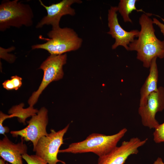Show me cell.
<instances>
[{
    "label": "cell",
    "instance_id": "8fae6325",
    "mask_svg": "<svg viewBox=\"0 0 164 164\" xmlns=\"http://www.w3.org/2000/svg\"><path fill=\"white\" fill-rule=\"evenodd\" d=\"M117 12V7L116 6H111L108 10V20L109 31L107 33L115 39V42L111 46L112 49L122 46L128 51L129 44L134 41L135 37H138L139 31L135 29L127 31L124 30L119 23Z\"/></svg>",
    "mask_w": 164,
    "mask_h": 164
},
{
    "label": "cell",
    "instance_id": "5bb4252c",
    "mask_svg": "<svg viewBox=\"0 0 164 164\" xmlns=\"http://www.w3.org/2000/svg\"><path fill=\"white\" fill-rule=\"evenodd\" d=\"M24 106L23 103L13 106L8 111L10 118L17 117L19 122L25 124L26 120L28 118L36 115L39 111L33 106H29L26 108H24Z\"/></svg>",
    "mask_w": 164,
    "mask_h": 164
},
{
    "label": "cell",
    "instance_id": "44dd1931",
    "mask_svg": "<svg viewBox=\"0 0 164 164\" xmlns=\"http://www.w3.org/2000/svg\"><path fill=\"white\" fill-rule=\"evenodd\" d=\"M152 20L153 24L156 25L159 27L161 32L164 36V24L155 18H153Z\"/></svg>",
    "mask_w": 164,
    "mask_h": 164
},
{
    "label": "cell",
    "instance_id": "2e32d148",
    "mask_svg": "<svg viewBox=\"0 0 164 164\" xmlns=\"http://www.w3.org/2000/svg\"><path fill=\"white\" fill-rule=\"evenodd\" d=\"M22 78L17 75L12 76L11 79L5 81L2 83L3 87L8 90H18L22 85Z\"/></svg>",
    "mask_w": 164,
    "mask_h": 164
},
{
    "label": "cell",
    "instance_id": "6da1fadb",
    "mask_svg": "<svg viewBox=\"0 0 164 164\" xmlns=\"http://www.w3.org/2000/svg\"><path fill=\"white\" fill-rule=\"evenodd\" d=\"M152 13H143L139 23L141 26L138 37L128 46V51L137 52V59L142 62L143 66L149 68L155 58H164V40L159 39L155 34Z\"/></svg>",
    "mask_w": 164,
    "mask_h": 164
},
{
    "label": "cell",
    "instance_id": "ba28073f",
    "mask_svg": "<svg viewBox=\"0 0 164 164\" xmlns=\"http://www.w3.org/2000/svg\"><path fill=\"white\" fill-rule=\"evenodd\" d=\"M164 109V87L160 86L149 96L144 106L138 108L142 125L150 129L156 128L159 124L155 118L156 114Z\"/></svg>",
    "mask_w": 164,
    "mask_h": 164
},
{
    "label": "cell",
    "instance_id": "8992f818",
    "mask_svg": "<svg viewBox=\"0 0 164 164\" xmlns=\"http://www.w3.org/2000/svg\"><path fill=\"white\" fill-rule=\"evenodd\" d=\"M68 124L63 129L56 132L51 129L50 132L41 137L38 141L35 152L36 155L48 164H57L60 162L65 163L58 159L59 149L63 143V137L69 127Z\"/></svg>",
    "mask_w": 164,
    "mask_h": 164
},
{
    "label": "cell",
    "instance_id": "9c48e42d",
    "mask_svg": "<svg viewBox=\"0 0 164 164\" xmlns=\"http://www.w3.org/2000/svg\"><path fill=\"white\" fill-rule=\"evenodd\" d=\"M148 140V138L141 140L138 137H133L124 141L119 146L99 157L97 164H124L129 156L138 153V148L144 145Z\"/></svg>",
    "mask_w": 164,
    "mask_h": 164
},
{
    "label": "cell",
    "instance_id": "277c9868",
    "mask_svg": "<svg viewBox=\"0 0 164 164\" xmlns=\"http://www.w3.org/2000/svg\"><path fill=\"white\" fill-rule=\"evenodd\" d=\"M19 0H6L0 5V31L4 32L11 27L19 28L30 27L33 24L34 15L29 5Z\"/></svg>",
    "mask_w": 164,
    "mask_h": 164
},
{
    "label": "cell",
    "instance_id": "ffe728a7",
    "mask_svg": "<svg viewBox=\"0 0 164 164\" xmlns=\"http://www.w3.org/2000/svg\"><path fill=\"white\" fill-rule=\"evenodd\" d=\"M9 115L3 113L1 111L0 113V133L5 135V133H8L9 131V128L6 126H4L3 123L6 119L9 118Z\"/></svg>",
    "mask_w": 164,
    "mask_h": 164
},
{
    "label": "cell",
    "instance_id": "e0dca14e",
    "mask_svg": "<svg viewBox=\"0 0 164 164\" xmlns=\"http://www.w3.org/2000/svg\"><path fill=\"white\" fill-rule=\"evenodd\" d=\"M153 140L156 143L164 142V122L155 129L153 133Z\"/></svg>",
    "mask_w": 164,
    "mask_h": 164
},
{
    "label": "cell",
    "instance_id": "52a82bcc",
    "mask_svg": "<svg viewBox=\"0 0 164 164\" xmlns=\"http://www.w3.org/2000/svg\"><path fill=\"white\" fill-rule=\"evenodd\" d=\"M31 117L27 121L28 125L26 127L19 130L12 131L10 132L13 137L20 136L26 141H31L33 144V150L35 152L39 139L48 134L46 130L48 122V110L43 107L36 114Z\"/></svg>",
    "mask_w": 164,
    "mask_h": 164
},
{
    "label": "cell",
    "instance_id": "7402d4cb",
    "mask_svg": "<svg viewBox=\"0 0 164 164\" xmlns=\"http://www.w3.org/2000/svg\"><path fill=\"white\" fill-rule=\"evenodd\" d=\"M153 164H164V162L161 158L158 157Z\"/></svg>",
    "mask_w": 164,
    "mask_h": 164
},
{
    "label": "cell",
    "instance_id": "5b68a950",
    "mask_svg": "<svg viewBox=\"0 0 164 164\" xmlns=\"http://www.w3.org/2000/svg\"><path fill=\"white\" fill-rule=\"evenodd\" d=\"M67 58L66 53L50 55L41 64L39 69L43 71V77L38 89L33 93L28 100L29 106L33 107L42 92L50 83L63 78V66L66 63Z\"/></svg>",
    "mask_w": 164,
    "mask_h": 164
},
{
    "label": "cell",
    "instance_id": "9a60e30c",
    "mask_svg": "<svg viewBox=\"0 0 164 164\" xmlns=\"http://www.w3.org/2000/svg\"><path fill=\"white\" fill-rule=\"evenodd\" d=\"M137 0H120L117 7L118 11L122 16L124 21L125 22H132L129 17V15L134 10L137 12H142L146 13L142 9H138L136 7Z\"/></svg>",
    "mask_w": 164,
    "mask_h": 164
},
{
    "label": "cell",
    "instance_id": "30bf717a",
    "mask_svg": "<svg viewBox=\"0 0 164 164\" xmlns=\"http://www.w3.org/2000/svg\"><path fill=\"white\" fill-rule=\"evenodd\" d=\"M40 5L46 9L47 14L39 22L36 26V28H41L45 25H50L52 28L60 27L59 24L61 17L65 15L73 16L76 14L75 9L71 5L75 3L80 4V0H63L60 2L53 3L49 6L45 5L39 0Z\"/></svg>",
    "mask_w": 164,
    "mask_h": 164
},
{
    "label": "cell",
    "instance_id": "4fadbf2b",
    "mask_svg": "<svg viewBox=\"0 0 164 164\" xmlns=\"http://www.w3.org/2000/svg\"><path fill=\"white\" fill-rule=\"evenodd\" d=\"M157 58L152 60L149 67V75L140 90L139 106H144L149 96L156 91L159 78V71L156 62Z\"/></svg>",
    "mask_w": 164,
    "mask_h": 164
},
{
    "label": "cell",
    "instance_id": "ac0fdd59",
    "mask_svg": "<svg viewBox=\"0 0 164 164\" xmlns=\"http://www.w3.org/2000/svg\"><path fill=\"white\" fill-rule=\"evenodd\" d=\"M22 158L27 164H48L36 154L29 155L26 153L22 155Z\"/></svg>",
    "mask_w": 164,
    "mask_h": 164
},
{
    "label": "cell",
    "instance_id": "7c38bea8",
    "mask_svg": "<svg viewBox=\"0 0 164 164\" xmlns=\"http://www.w3.org/2000/svg\"><path fill=\"white\" fill-rule=\"evenodd\" d=\"M21 141L17 144L13 143L5 136L0 141V155L6 161L11 164H23L22 155L27 153V147Z\"/></svg>",
    "mask_w": 164,
    "mask_h": 164
},
{
    "label": "cell",
    "instance_id": "3957f363",
    "mask_svg": "<svg viewBox=\"0 0 164 164\" xmlns=\"http://www.w3.org/2000/svg\"><path fill=\"white\" fill-rule=\"evenodd\" d=\"M47 35L49 38L39 37L45 40L46 43L32 45V49H43L50 55H59L78 50L83 43L82 39L70 28L59 27L52 28Z\"/></svg>",
    "mask_w": 164,
    "mask_h": 164
},
{
    "label": "cell",
    "instance_id": "603a6c76",
    "mask_svg": "<svg viewBox=\"0 0 164 164\" xmlns=\"http://www.w3.org/2000/svg\"><path fill=\"white\" fill-rule=\"evenodd\" d=\"M2 158L0 159V164H8L7 162H6Z\"/></svg>",
    "mask_w": 164,
    "mask_h": 164
},
{
    "label": "cell",
    "instance_id": "7a4b0ae2",
    "mask_svg": "<svg viewBox=\"0 0 164 164\" xmlns=\"http://www.w3.org/2000/svg\"><path fill=\"white\" fill-rule=\"evenodd\" d=\"M127 131L126 128L111 135L93 133L84 140L72 143L64 149L60 150L59 153L73 154L92 152L99 157L104 156L112 151L117 146L118 142Z\"/></svg>",
    "mask_w": 164,
    "mask_h": 164
},
{
    "label": "cell",
    "instance_id": "d6986e66",
    "mask_svg": "<svg viewBox=\"0 0 164 164\" xmlns=\"http://www.w3.org/2000/svg\"><path fill=\"white\" fill-rule=\"evenodd\" d=\"M15 49V47L13 46L6 49L0 47V58L3 59L9 62H13L15 60V56L12 54L8 53V52L14 50Z\"/></svg>",
    "mask_w": 164,
    "mask_h": 164
}]
</instances>
